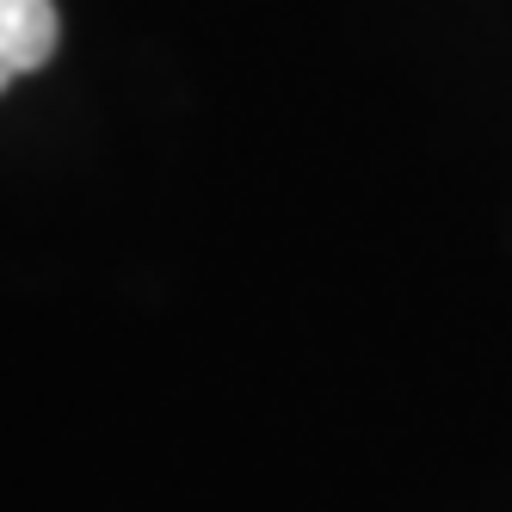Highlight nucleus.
<instances>
[{
  "label": "nucleus",
  "instance_id": "nucleus-1",
  "mask_svg": "<svg viewBox=\"0 0 512 512\" xmlns=\"http://www.w3.org/2000/svg\"><path fill=\"white\" fill-rule=\"evenodd\" d=\"M56 56V0H0V93Z\"/></svg>",
  "mask_w": 512,
  "mask_h": 512
}]
</instances>
